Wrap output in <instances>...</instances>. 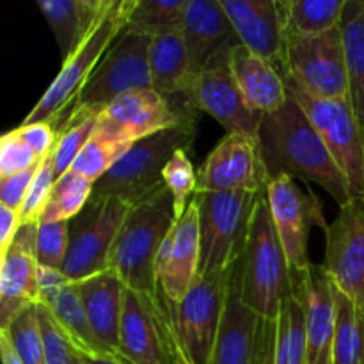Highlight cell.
I'll return each mask as SVG.
<instances>
[{
    "mask_svg": "<svg viewBox=\"0 0 364 364\" xmlns=\"http://www.w3.org/2000/svg\"><path fill=\"white\" fill-rule=\"evenodd\" d=\"M259 151L269 180L281 174L294 180L302 178L322 187L338 206L354 199L350 185L333 153L291 96L276 112L263 116Z\"/></svg>",
    "mask_w": 364,
    "mask_h": 364,
    "instance_id": "cell-1",
    "label": "cell"
},
{
    "mask_svg": "<svg viewBox=\"0 0 364 364\" xmlns=\"http://www.w3.org/2000/svg\"><path fill=\"white\" fill-rule=\"evenodd\" d=\"M238 267L242 302L259 318H277L284 302L294 297V270L281 244L265 191L256 199Z\"/></svg>",
    "mask_w": 364,
    "mask_h": 364,
    "instance_id": "cell-2",
    "label": "cell"
},
{
    "mask_svg": "<svg viewBox=\"0 0 364 364\" xmlns=\"http://www.w3.org/2000/svg\"><path fill=\"white\" fill-rule=\"evenodd\" d=\"M174 223L173 196L166 187L130 206L109 263V269L119 276L124 287L148 297H159L156 258Z\"/></svg>",
    "mask_w": 364,
    "mask_h": 364,
    "instance_id": "cell-3",
    "label": "cell"
},
{
    "mask_svg": "<svg viewBox=\"0 0 364 364\" xmlns=\"http://www.w3.org/2000/svg\"><path fill=\"white\" fill-rule=\"evenodd\" d=\"M198 135V114L176 127L134 142L112 169L92 187L95 198H114L134 206L164 188V169L178 149L192 151Z\"/></svg>",
    "mask_w": 364,
    "mask_h": 364,
    "instance_id": "cell-4",
    "label": "cell"
},
{
    "mask_svg": "<svg viewBox=\"0 0 364 364\" xmlns=\"http://www.w3.org/2000/svg\"><path fill=\"white\" fill-rule=\"evenodd\" d=\"M135 4L137 0H109L107 2L105 9L102 11L89 34L64 59L55 80L39 98L34 109L25 116L23 123L48 121L53 127H57L63 121L107 50L128 27Z\"/></svg>",
    "mask_w": 364,
    "mask_h": 364,
    "instance_id": "cell-5",
    "label": "cell"
},
{
    "mask_svg": "<svg viewBox=\"0 0 364 364\" xmlns=\"http://www.w3.org/2000/svg\"><path fill=\"white\" fill-rule=\"evenodd\" d=\"M233 269L198 276L180 302L164 297L174 341L191 363L213 364Z\"/></svg>",
    "mask_w": 364,
    "mask_h": 364,
    "instance_id": "cell-6",
    "label": "cell"
},
{
    "mask_svg": "<svg viewBox=\"0 0 364 364\" xmlns=\"http://www.w3.org/2000/svg\"><path fill=\"white\" fill-rule=\"evenodd\" d=\"M149 46L151 36L130 27L124 28L87 78L71 109L55 127L57 130L71 114L85 112L100 116L119 96L137 89H153Z\"/></svg>",
    "mask_w": 364,
    "mask_h": 364,
    "instance_id": "cell-7",
    "label": "cell"
},
{
    "mask_svg": "<svg viewBox=\"0 0 364 364\" xmlns=\"http://www.w3.org/2000/svg\"><path fill=\"white\" fill-rule=\"evenodd\" d=\"M258 194L196 192L201 212L199 276L230 270L240 262Z\"/></svg>",
    "mask_w": 364,
    "mask_h": 364,
    "instance_id": "cell-8",
    "label": "cell"
},
{
    "mask_svg": "<svg viewBox=\"0 0 364 364\" xmlns=\"http://www.w3.org/2000/svg\"><path fill=\"white\" fill-rule=\"evenodd\" d=\"M288 95L302 107L343 171L354 198L364 199V127L350 98H322L283 77Z\"/></svg>",
    "mask_w": 364,
    "mask_h": 364,
    "instance_id": "cell-9",
    "label": "cell"
},
{
    "mask_svg": "<svg viewBox=\"0 0 364 364\" xmlns=\"http://www.w3.org/2000/svg\"><path fill=\"white\" fill-rule=\"evenodd\" d=\"M130 206L114 198H95L68 226L63 274L73 283L109 270L110 255Z\"/></svg>",
    "mask_w": 364,
    "mask_h": 364,
    "instance_id": "cell-10",
    "label": "cell"
},
{
    "mask_svg": "<svg viewBox=\"0 0 364 364\" xmlns=\"http://www.w3.org/2000/svg\"><path fill=\"white\" fill-rule=\"evenodd\" d=\"M279 71L322 98H348L350 95L340 27L313 36L284 34Z\"/></svg>",
    "mask_w": 364,
    "mask_h": 364,
    "instance_id": "cell-11",
    "label": "cell"
},
{
    "mask_svg": "<svg viewBox=\"0 0 364 364\" xmlns=\"http://www.w3.org/2000/svg\"><path fill=\"white\" fill-rule=\"evenodd\" d=\"M198 114L187 96L160 95L155 89H137L114 100L98 117L95 134L117 144H134L148 135L176 127Z\"/></svg>",
    "mask_w": 364,
    "mask_h": 364,
    "instance_id": "cell-12",
    "label": "cell"
},
{
    "mask_svg": "<svg viewBox=\"0 0 364 364\" xmlns=\"http://www.w3.org/2000/svg\"><path fill=\"white\" fill-rule=\"evenodd\" d=\"M178 345L164 295L137 294L124 287L119 352L128 364H173Z\"/></svg>",
    "mask_w": 364,
    "mask_h": 364,
    "instance_id": "cell-13",
    "label": "cell"
},
{
    "mask_svg": "<svg viewBox=\"0 0 364 364\" xmlns=\"http://www.w3.org/2000/svg\"><path fill=\"white\" fill-rule=\"evenodd\" d=\"M265 192L288 263L291 270L302 272L311 265L308 256L309 228L320 226L326 231L329 226L323 219L320 201L315 194L299 188L294 178L287 174L270 178Z\"/></svg>",
    "mask_w": 364,
    "mask_h": 364,
    "instance_id": "cell-14",
    "label": "cell"
},
{
    "mask_svg": "<svg viewBox=\"0 0 364 364\" xmlns=\"http://www.w3.org/2000/svg\"><path fill=\"white\" fill-rule=\"evenodd\" d=\"M198 110L215 117L228 134H242L259 142L263 114L252 109L242 95L230 68V52L206 66L185 95Z\"/></svg>",
    "mask_w": 364,
    "mask_h": 364,
    "instance_id": "cell-15",
    "label": "cell"
},
{
    "mask_svg": "<svg viewBox=\"0 0 364 364\" xmlns=\"http://www.w3.org/2000/svg\"><path fill=\"white\" fill-rule=\"evenodd\" d=\"M323 233L327 274L341 294L364 308V199L340 206Z\"/></svg>",
    "mask_w": 364,
    "mask_h": 364,
    "instance_id": "cell-16",
    "label": "cell"
},
{
    "mask_svg": "<svg viewBox=\"0 0 364 364\" xmlns=\"http://www.w3.org/2000/svg\"><path fill=\"white\" fill-rule=\"evenodd\" d=\"M269 183L259 142L226 134L198 171V192H258Z\"/></svg>",
    "mask_w": 364,
    "mask_h": 364,
    "instance_id": "cell-17",
    "label": "cell"
},
{
    "mask_svg": "<svg viewBox=\"0 0 364 364\" xmlns=\"http://www.w3.org/2000/svg\"><path fill=\"white\" fill-rule=\"evenodd\" d=\"M201 262V212L192 198L183 215L173 224L156 258L160 291L171 302H180L199 276Z\"/></svg>",
    "mask_w": 364,
    "mask_h": 364,
    "instance_id": "cell-18",
    "label": "cell"
},
{
    "mask_svg": "<svg viewBox=\"0 0 364 364\" xmlns=\"http://www.w3.org/2000/svg\"><path fill=\"white\" fill-rule=\"evenodd\" d=\"M294 290L304 304L306 364H334L336 338V284L326 267L311 263L294 270Z\"/></svg>",
    "mask_w": 364,
    "mask_h": 364,
    "instance_id": "cell-19",
    "label": "cell"
},
{
    "mask_svg": "<svg viewBox=\"0 0 364 364\" xmlns=\"http://www.w3.org/2000/svg\"><path fill=\"white\" fill-rule=\"evenodd\" d=\"M36 237L38 224H23L0 259V331L9 329L20 313L39 304Z\"/></svg>",
    "mask_w": 364,
    "mask_h": 364,
    "instance_id": "cell-20",
    "label": "cell"
},
{
    "mask_svg": "<svg viewBox=\"0 0 364 364\" xmlns=\"http://www.w3.org/2000/svg\"><path fill=\"white\" fill-rule=\"evenodd\" d=\"M181 31L194 78H198L212 60L240 43L220 0H188Z\"/></svg>",
    "mask_w": 364,
    "mask_h": 364,
    "instance_id": "cell-21",
    "label": "cell"
},
{
    "mask_svg": "<svg viewBox=\"0 0 364 364\" xmlns=\"http://www.w3.org/2000/svg\"><path fill=\"white\" fill-rule=\"evenodd\" d=\"M240 45L265 57L279 70L284 25L277 0H220Z\"/></svg>",
    "mask_w": 364,
    "mask_h": 364,
    "instance_id": "cell-22",
    "label": "cell"
},
{
    "mask_svg": "<svg viewBox=\"0 0 364 364\" xmlns=\"http://www.w3.org/2000/svg\"><path fill=\"white\" fill-rule=\"evenodd\" d=\"M75 287L100 343L114 358L123 359L119 352V329L124 301L123 281L112 269H109L87 279L78 281Z\"/></svg>",
    "mask_w": 364,
    "mask_h": 364,
    "instance_id": "cell-23",
    "label": "cell"
},
{
    "mask_svg": "<svg viewBox=\"0 0 364 364\" xmlns=\"http://www.w3.org/2000/svg\"><path fill=\"white\" fill-rule=\"evenodd\" d=\"M306 315L297 291L277 318H259L256 364H306Z\"/></svg>",
    "mask_w": 364,
    "mask_h": 364,
    "instance_id": "cell-24",
    "label": "cell"
},
{
    "mask_svg": "<svg viewBox=\"0 0 364 364\" xmlns=\"http://www.w3.org/2000/svg\"><path fill=\"white\" fill-rule=\"evenodd\" d=\"M258 323L259 316L242 302L240 267L237 263L213 352V364H256Z\"/></svg>",
    "mask_w": 364,
    "mask_h": 364,
    "instance_id": "cell-25",
    "label": "cell"
},
{
    "mask_svg": "<svg viewBox=\"0 0 364 364\" xmlns=\"http://www.w3.org/2000/svg\"><path fill=\"white\" fill-rule=\"evenodd\" d=\"M230 68L249 105L259 114L276 112L287 103L288 89L276 64L244 45L230 50Z\"/></svg>",
    "mask_w": 364,
    "mask_h": 364,
    "instance_id": "cell-26",
    "label": "cell"
},
{
    "mask_svg": "<svg viewBox=\"0 0 364 364\" xmlns=\"http://www.w3.org/2000/svg\"><path fill=\"white\" fill-rule=\"evenodd\" d=\"M149 71L153 89L160 95L167 98L187 95L196 78L192 75L191 55L181 28L151 38Z\"/></svg>",
    "mask_w": 364,
    "mask_h": 364,
    "instance_id": "cell-27",
    "label": "cell"
},
{
    "mask_svg": "<svg viewBox=\"0 0 364 364\" xmlns=\"http://www.w3.org/2000/svg\"><path fill=\"white\" fill-rule=\"evenodd\" d=\"M107 2L109 0H38L64 59L84 41Z\"/></svg>",
    "mask_w": 364,
    "mask_h": 364,
    "instance_id": "cell-28",
    "label": "cell"
},
{
    "mask_svg": "<svg viewBox=\"0 0 364 364\" xmlns=\"http://www.w3.org/2000/svg\"><path fill=\"white\" fill-rule=\"evenodd\" d=\"M352 107L364 127V0H347L340 25Z\"/></svg>",
    "mask_w": 364,
    "mask_h": 364,
    "instance_id": "cell-29",
    "label": "cell"
},
{
    "mask_svg": "<svg viewBox=\"0 0 364 364\" xmlns=\"http://www.w3.org/2000/svg\"><path fill=\"white\" fill-rule=\"evenodd\" d=\"M284 34L313 36L340 27L347 0H277Z\"/></svg>",
    "mask_w": 364,
    "mask_h": 364,
    "instance_id": "cell-30",
    "label": "cell"
},
{
    "mask_svg": "<svg viewBox=\"0 0 364 364\" xmlns=\"http://www.w3.org/2000/svg\"><path fill=\"white\" fill-rule=\"evenodd\" d=\"M46 308L52 311L59 326L66 331L68 336L73 340V343L84 354L96 355V358H114L96 338L95 331H92L91 323H89L87 315H85L84 304H82L75 283L68 284L63 290V294L52 304L46 306Z\"/></svg>",
    "mask_w": 364,
    "mask_h": 364,
    "instance_id": "cell-31",
    "label": "cell"
},
{
    "mask_svg": "<svg viewBox=\"0 0 364 364\" xmlns=\"http://www.w3.org/2000/svg\"><path fill=\"white\" fill-rule=\"evenodd\" d=\"M364 308L336 288V338L334 364H363Z\"/></svg>",
    "mask_w": 364,
    "mask_h": 364,
    "instance_id": "cell-32",
    "label": "cell"
},
{
    "mask_svg": "<svg viewBox=\"0 0 364 364\" xmlns=\"http://www.w3.org/2000/svg\"><path fill=\"white\" fill-rule=\"evenodd\" d=\"M92 187H95L92 181L85 180L84 176L70 169L55 180L52 196L39 223H57V220L70 223L87 205L92 196Z\"/></svg>",
    "mask_w": 364,
    "mask_h": 364,
    "instance_id": "cell-33",
    "label": "cell"
},
{
    "mask_svg": "<svg viewBox=\"0 0 364 364\" xmlns=\"http://www.w3.org/2000/svg\"><path fill=\"white\" fill-rule=\"evenodd\" d=\"M98 117L96 114L75 112L59 127V137H57L55 148H53V169L55 176L60 178L71 169L73 162L84 146L91 141L98 127Z\"/></svg>",
    "mask_w": 364,
    "mask_h": 364,
    "instance_id": "cell-34",
    "label": "cell"
},
{
    "mask_svg": "<svg viewBox=\"0 0 364 364\" xmlns=\"http://www.w3.org/2000/svg\"><path fill=\"white\" fill-rule=\"evenodd\" d=\"M188 0H137L128 27L155 36L183 28Z\"/></svg>",
    "mask_w": 364,
    "mask_h": 364,
    "instance_id": "cell-35",
    "label": "cell"
},
{
    "mask_svg": "<svg viewBox=\"0 0 364 364\" xmlns=\"http://www.w3.org/2000/svg\"><path fill=\"white\" fill-rule=\"evenodd\" d=\"M41 329L43 343H45L46 364H85V355L77 345L73 343L66 331L59 326L55 316L52 315L45 304H36Z\"/></svg>",
    "mask_w": 364,
    "mask_h": 364,
    "instance_id": "cell-36",
    "label": "cell"
},
{
    "mask_svg": "<svg viewBox=\"0 0 364 364\" xmlns=\"http://www.w3.org/2000/svg\"><path fill=\"white\" fill-rule=\"evenodd\" d=\"M164 185L173 196L174 217L178 220L198 192V171L191 162V151L178 149L174 153L171 162L164 169Z\"/></svg>",
    "mask_w": 364,
    "mask_h": 364,
    "instance_id": "cell-37",
    "label": "cell"
},
{
    "mask_svg": "<svg viewBox=\"0 0 364 364\" xmlns=\"http://www.w3.org/2000/svg\"><path fill=\"white\" fill-rule=\"evenodd\" d=\"M130 146L110 142L95 134L91 137V141L84 146L80 155L77 156V160L71 166V171L84 176L85 180L96 183L100 178L105 176L112 169L114 164L127 153V149Z\"/></svg>",
    "mask_w": 364,
    "mask_h": 364,
    "instance_id": "cell-38",
    "label": "cell"
},
{
    "mask_svg": "<svg viewBox=\"0 0 364 364\" xmlns=\"http://www.w3.org/2000/svg\"><path fill=\"white\" fill-rule=\"evenodd\" d=\"M6 333L9 334L21 364H46L45 343L39 329L36 304L20 313Z\"/></svg>",
    "mask_w": 364,
    "mask_h": 364,
    "instance_id": "cell-39",
    "label": "cell"
},
{
    "mask_svg": "<svg viewBox=\"0 0 364 364\" xmlns=\"http://www.w3.org/2000/svg\"><path fill=\"white\" fill-rule=\"evenodd\" d=\"M53 151V149H52ZM52 151L39 162L38 173H36L34 181H32L28 194L25 198L23 206L20 208V220L23 224H39L43 212H45L48 199L52 196L53 185H55V169H53V156Z\"/></svg>",
    "mask_w": 364,
    "mask_h": 364,
    "instance_id": "cell-40",
    "label": "cell"
},
{
    "mask_svg": "<svg viewBox=\"0 0 364 364\" xmlns=\"http://www.w3.org/2000/svg\"><path fill=\"white\" fill-rule=\"evenodd\" d=\"M68 220L57 223H39L36 237V256L43 267L60 270L68 252Z\"/></svg>",
    "mask_w": 364,
    "mask_h": 364,
    "instance_id": "cell-41",
    "label": "cell"
},
{
    "mask_svg": "<svg viewBox=\"0 0 364 364\" xmlns=\"http://www.w3.org/2000/svg\"><path fill=\"white\" fill-rule=\"evenodd\" d=\"M41 160L20 137L16 128L4 134L0 139V180L23 173Z\"/></svg>",
    "mask_w": 364,
    "mask_h": 364,
    "instance_id": "cell-42",
    "label": "cell"
},
{
    "mask_svg": "<svg viewBox=\"0 0 364 364\" xmlns=\"http://www.w3.org/2000/svg\"><path fill=\"white\" fill-rule=\"evenodd\" d=\"M20 137L31 146L32 151L36 153L38 159H45L53 148H55L57 137L59 132L48 121H41V123H21L16 128Z\"/></svg>",
    "mask_w": 364,
    "mask_h": 364,
    "instance_id": "cell-43",
    "label": "cell"
},
{
    "mask_svg": "<svg viewBox=\"0 0 364 364\" xmlns=\"http://www.w3.org/2000/svg\"><path fill=\"white\" fill-rule=\"evenodd\" d=\"M38 167L39 162L32 166L31 169L23 171V173H18L14 176L6 178V180H0V205L20 212V208L25 203V198L28 194V188H31L36 173H38Z\"/></svg>",
    "mask_w": 364,
    "mask_h": 364,
    "instance_id": "cell-44",
    "label": "cell"
},
{
    "mask_svg": "<svg viewBox=\"0 0 364 364\" xmlns=\"http://www.w3.org/2000/svg\"><path fill=\"white\" fill-rule=\"evenodd\" d=\"M73 281L68 279L63 274V270L50 269V267H38V290H39V302L45 306L52 304L64 288Z\"/></svg>",
    "mask_w": 364,
    "mask_h": 364,
    "instance_id": "cell-45",
    "label": "cell"
},
{
    "mask_svg": "<svg viewBox=\"0 0 364 364\" xmlns=\"http://www.w3.org/2000/svg\"><path fill=\"white\" fill-rule=\"evenodd\" d=\"M21 228L20 213L13 208L0 205V259L7 255L13 245L14 237Z\"/></svg>",
    "mask_w": 364,
    "mask_h": 364,
    "instance_id": "cell-46",
    "label": "cell"
},
{
    "mask_svg": "<svg viewBox=\"0 0 364 364\" xmlns=\"http://www.w3.org/2000/svg\"><path fill=\"white\" fill-rule=\"evenodd\" d=\"M0 355H2V364H21L13 347V341L6 331H0Z\"/></svg>",
    "mask_w": 364,
    "mask_h": 364,
    "instance_id": "cell-47",
    "label": "cell"
},
{
    "mask_svg": "<svg viewBox=\"0 0 364 364\" xmlns=\"http://www.w3.org/2000/svg\"><path fill=\"white\" fill-rule=\"evenodd\" d=\"M85 364H128L123 359L116 358H96V355H85Z\"/></svg>",
    "mask_w": 364,
    "mask_h": 364,
    "instance_id": "cell-48",
    "label": "cell"
},
{
    "mask_svg": "<svg viewBox=\"0 0 364 364\" xmlns=\"http://www.w3.org/2000/svg\"><path fill=\"white\" fill-rule=\"evenodd\" d=\"M173 364H194V363L188 361V359L185 358L183 352H181L180 348H178V350H176V355H174V361H173Z\"/></svg>",
    "mask_w": 364,
    "mask_h": 364,
    "instance_id": "cell-49",
    "label": "cell"
},
{
    "mask_svg": "<svg viewBox=\"0 0 364 364\" xmlns=\"http://www.w3.org/2000/svg\"><path fill=\"white\" fill-rule=\"evenodd\" d=\"M363 364H364V358H363Z\"/></svg>",
    "mask_w": 364,
    "mask_h": 364,
    "instance_id": "cell-50",
    "label": "cell"
}]
</instances>
